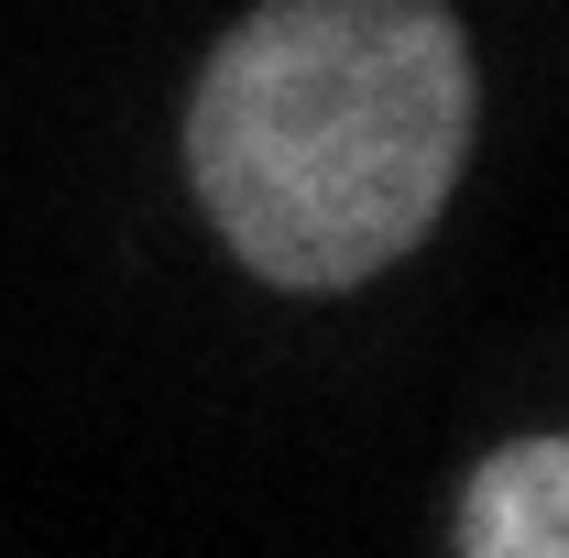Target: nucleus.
<instances>
[{
    "instance_id": "1",
    "label": "nucleus",
    "mask_w": 569,
    "mask_h": 558,
    "mask_svg": "<svg viewBox=\"0 0 569 558\" xmlns=\"http://www.w3.org/2000/svg\"><path fill=\"white\" fill-rule=\"evenodd\" d=\"M471 121L449 0H252L187 88V187L241 275L340 296L438 230Z\"/></svg>"
},
{
    "instance_id": "2",
    "label": "nucleus",
    "mask_w": 569,
    "mask_h": 558,
    "mask_svg": "<svg viewBox=\"0 0 569 558\" xmlns=\"http://www.w3.org/2000/svg\"><path fill=\"white\" fill-rule=\"evenodd\" d=\"M460 558H569V438H503L460 482Z\"/></svg>"
}]
</instances>
